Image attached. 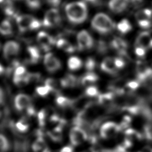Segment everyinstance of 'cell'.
Here are the masks:
<instances>
[{
	"instance_id": "cell-1",
	"label": "cell",
	"mask_w": 152,
	"mask_h": 152,
	"mask_svg": "<svg viewBox=\"0 0 152 152\" xmlns=\"http://www.w3.org/2000/svg\"><path fill=\"white\" fill-rule=\"evenodd\" d=\"M116 21L113 17L104 12L95 14L91 19V26L98 34L106 36L115 31Z\"/></svg>"
},
{
	"instance_id": "cell-2",
	"label": "cell",
	"mask_w": 152,
	"mask_h": 152,
	"mask_svg": "<svg viewBox=\"0 0 152 152\" xmlns=\"http://www.w3.org/2000/svg\"><path fill=\"white\" fill-rule=\"evenodd\" d=\"M68 20L72 24L84 23L88 17V8L84 1H78L68 3L65 7Z\"/></svg>"
},
{
	"instance_id": "cell-3",
	"label": "cell",
	"mask_w": 152,
	"mask_h": 152,
	"mask_svg": "<svg viewBox=\"0 0 152 152\" xmlns=\"http://www.w3.org/2000/svg\"><path fill=\"white\" fill-rule=\"evenodd\" d=\"M16 22L19 30L22 32L37 30L42 25L39 20L33 16L27 14L18 15Z\"/></svg>"
},
{
	"instance_id": "cell-4",
	"label": "cell",
	"mask_w": 152,
	"mask_h": 152,
	"mask_svg": "<svg viewBox=\"0 0 152 152\" xmlns=\"http://www.w3.org/2000/svg\"><path fill=\"white\" fill-rule=\"evenodd\" d=\"M132 7L131 0H108L107 8L114 15H122L126 13Z\"/></svg>"
},
{
	"instance_id": "cell-5",
	"label": "cell",
	"mask_w": 152,
	"mask_h": 152,
	"mask_svg": "<svg viewBox=\"0 0 152 152\" xmlns=\"http://www.w3.org/2000/svg\"><path fill=\"white\" fill-rule=\"evenodd\" d=\"M78 47L80 50H88L94 46V39L91 35L87 30H83L79 31L77 35Z\"/></svg>"
},
{
	"instance_id": "cell-6",
	"label": "cell",
	"mask_w": 152,
	"mask_h": 152,
	"mask_svg": "<svg viewBox=\"0 0 152 152\" xmlns=\"http://www.w3.org/2000/svg\"><path fill=\"white\" fill-rule=\"evenodd\" d=\"M44 65L49 72H55L61 68L60 60L52 53L47 52L43 59Z\"/></svg>"
},
{
	"instance_id": "cell-7",
	"label": "cell",
	"mask_w": 152,
	"mask_h": 152,
	"mask_svg": "<svg viewBox=\"0 0 152 152\" xmlns=\"http://www.w3.org/2000/svg\"><path fill=\"white\" fill-rule=\"evenodd\" d=\"M60 21L61 15L59 11L57 9L52 8L45 13L42 24L45 27H52L57 26Z\"/></svg>"
},
{
	"instance_id": "cell-8",
	"label": "cell",
	"mask_w": 152,
	"mask_h": 152,
	"mask_svg": "<svg viewBox=\"0 0 152 152\" xmlns=\"http://www.w3.org/2000/svg\"><path fill=\"white\" fill-rule=\"evenodd\" d=\"M37 42L40 47L45 52L49 51L56 43L53 37L45 31H40L37 35Z\"/></svg>"
},
{
	"instance_id": "cell-9",
	"label": "cell",
	"mask_w": 152,
	"mask_h": 152,
	"mask_svg": "<svg viewBox=\"0 0 152 152\" xmlns=\"http://www.w3.org/2000/svg\"><path fill=\"white\" fill-rule=\"evenodd\" d=\"M87 138L86 131L78 126L72 128L69 132V140L72 145H78L84 142Z\"/></svg>"
},
{
	"instance_id": "cell-10",
	"label": "cell",
	"mask_w": 152,
	"mask_h": 152,
	"mask_svg": "<svg viewBox=\"0 0 152 152\" xmlns=\"http://www.w3.org/2000/svg\"><path fill=\"white\" fill-rule=\"evenodd\" d=\"M152 12V10L148 8H144L142 10H140L137 11L135 14V22L137 24L142 28L148 27L150 25L152 24V15L147 17Z\"/></svg>"
},
{
	"instance_id": "cell-11",
	"label": "cell",
	"mask_w": 152,
	"mask_h": 152,
	"mask_svg": "<svg viewBox=\"0 0 152 152\" xmlns=\"http://www.w3.org/2000/svg\"><path fill=\"white\" fill-rule=\"evenodd\" d=\"M121 130L120 126L113 122H107L103 124L100 128V134L103 138H109L115 135Z\"/></svg>"
},
{
	"instance_id": "cell-12",
	"label": "cell",
	"mask_w": 152,
	"mask_h": 152,
	"mask_svg": "<svg viewBox=\"0 0 152 152\" xmlns=\"http://www.w3.org/2000/svg\"><path fill=\"white\" fill-rule=\"evenodd\" d=\"M20 45L15 41L7 42L3 47V55L5 58L10 59L18 55L20 51Z\"/></svg>"
},
{
	"instance_id": "cell-13",
	"label": "cell",
	"mask_w": 152,
	"mask_h": 152,
	"mask_svg": "<svg viewBox=\"0 0 152 152\" xmlns=\"http://www.w3.org/2000/svg\"><path fill=\"white\" fill-rule=\"evenodd\" d=\"M132 22L128 18H123L116 21L115 31L121 35H125L129 33L133 29Z\"/></svg>"
},
{
	"instance_id": "cell-14",
	"label": "cell",
	"mask_w": 152,
	"mask_h": 152,
	"mask_svg": "<svg viewBox=\"0 0 152 152\" xmlns=\"http://www.w3.org/2000/svg\"><path fill=\"white\" fill-rule=\"evenodd\" d=\"M31 99L29 96L24 93L17 94L14 99V104L18 110H23L31 106Z\"/></svg>"
},
{
	"instance_id": "cell-15",
	"label": "cell",
	"mask_w": 152,
	"mask_h": 152,
	"mask_svg": "<svg viewBox=\"0 0 152 152\" xmlns=\"http://www.w3.org/2000/svg\"><path fill=\"white\" fill-rule=\"evenodd\" d=\"M55 44L56 47L58 49L62 50L64 52L69 53H73L75 50V47L71 44L70 42H69L66 39H64V38L59 39L56 42Z\"/></svg>"
},
{
	"instance_id": "cell-16",
	"label": "cell",
	"mask_w": 152,
	"mask_h": 152,
	"mask_svg": "<svg viewBox=\"0 0 152 152\" xmlns=\"http://www.w3.org/2000/svg\"><path fill=\"white\" fill-rule=\"evenodd\" d=\"M27 54L28 61L32 64L36 63L40 58V52L37 47L30 46L27 48Z\"/></svg>"
},
{
	"instance_id": "cell-17",
	"label": "cell",
	"mask_w": 152,
	"mask_h": 152,
	"mask_svg": "<svg viewBox=\"0 0 152 152\" xmlns=\"http://www.w3.org/2000/svg\"><path fill=\"white\" fill-rule=\"evenodd\" d=\"M100 67L104 72L107 73H113L115 68H116L115 65L114 59L110 57L104 58L101 63Z\"/></svg>"
},
{
	"instance_id": "cell-18",
	"label": "cell",
	"mask_w": 152,
	"mask_h": 152,
	"mask_svg": "<svg viewBox=\"0 0 152 152\" xmlns=\"http://www.w3.org/2000/svg\"><path fill=\"white\" fill-rule=\"evenodd\" d=\"M67 65L71 71H77L81 68L83 62L79 57L72 56L68 59Z\"/></svg>"
},
{
	"instance_id": "cell-19",
	"label": "cell",
	"mask_w": 152,
	"mask_h": 152,
	"mask_svg": "<svg viewBox=\"0 0 152 152\" xmlns=\"http://www.w3.org/2000/svg\"><path fill=\"white\" fill-rule=\"evenodd\" d=\"M32 149L34 152H49L45 140L41 137L38 138L33 142Z\"/></svg>"
},
{
	"instance_id": "cell-20",
	"label": "cell",
	"mask_w": 152,
	"mask_h": 152,
	"mask_svg": "<svg viewBox=\"0 0 152 152\" xmlns=\"http://www.w3.org/2000/svg\"><path fill=\"white\" fill-rule=\"evenodd\" d=\"M12 33V27L8 20H4L0 23V34L3 36H10Z\"/></svg>"
},
{
	"instance_id": "cell-21",
	"label": "cell",
	"mask_w": 152,
	"mask_h": 152,
	"mask_svg": "<svg viewBox=\"0 0 152 152\" xmlns=\"http://www.w3.org/2000/svg\"><path fill=\"white\" fill-rule=\"evenodd\" d=\"M77 83L76 77L71 74H68L61 80V84L64 87H71L76 85Z\"/></svg>"
},
{
	"instance_id": "cell-22",
	"label": "cell",
	"mask_w": 152,
	"mask_h": 152,
	"mask_svg": "<svg viewBox=\"0 0 152 152\" xmlns=\"http://www.w3.org/2000/svg\"><path fill=\"white\" fill-rule=\"evenodd\" d=\"M98 80L97 75L92 72H88L83 77L81 82L83 84L87 85L93 83Z\"/></svg>"
},
{
	"instance_id": "cell-23",
	"label": "cell",
	"mask_w": 152,
	"mask_h": 152,
	"mask_svg": "<svg viewBox=\"0 0 152 152\" xmlns=\"http://www.w3.org/2000/svg\"><path fill=\"white\" fill-rule=\"evenodd\" d=\"M126 138L130 140L131 142L132 140H138L141 138V134L138 133L136 130L133 129H127L125 132Z\"/></svg>"
},
{
	"instance_id": "cell-24",
	"label": "cell",
	"mask_w": 152,
	"mask_h": 152,
	"mask_svg": "<svg viewBox=\"0 0 152 152\" xmlns=\"http://www.w3.org/2000/svg\"><path fill=\"white\" fill-rule=\"evenodd\" d=\"M10 144L7 138L4 135L0 134V151L5 152L8 150Z\"/></svg>"
},
{
	"instance_id": "cell-25",
	"label": "cell",
	"mask_w": 152,
	"mask_h": 152,
	"mask_svg": "<svg viewBox=\"0 0 152 152\" xmlns=\"http://www.w3.org/2000/svg\"><path fill=\"white\" fill-rule=\"evenodd\" d=\"M36 91L38 95L42 97L46 96L50 91L51 90L46 85L43 86H39L36 88Z\"/></svg>"
},
{
	"instance_id": "cell-26",
	"label": "cell",
	"mask_w": 152,
	"mask_h": 152,
	"mask_svg": "<svg viewBox=\"0 0 152 152\" xmlns=\"http://www.w3.org/2000/svg\"><path fill=\"white\" fill-rule=\"evenodd\" d=\"M86 94L90 97H94L99 94V90L95 86H88L86 90Z\"/></svg>"
},
{
	"instance_id": "cell-27",
	"label": "cell",
	"mask_w": 152,
	"mask_h": 152,
	"mask_svg": "<svg viewBox=\"0 0 152 152\" xmlns=\"http://www.w3.org/2000/svg\"><path fill=\"white\" fill-rule=\"evenodd\" d=\"M15 126L17 129L22 132L27 131L28 129V125L27 123H26V122L24 121L23 120H20L18 121L16 123Z\"/></svg>"
},
{
	"instance_id": "cell-28",
	"label": "cell",
	"mask_w": 152,
	"mask_h": 152,
	"mask_svg": "<svg viewBox=\"0 0 152 152\" xmlns=\"http://www.w3.org/2000/svg\"><path fill=\"white\" fill-rule=\"evenodd\" d=\"M70 100L66 97L63 96H58L56 99V103L60 106H65L69 104Z\"/></svg>"
},
{
	"instance_id": "cell-29",
	"label": "cell",
	"mask_w": 152,
	"mask_h": 152,
	"mask_svg": "<svg viewBox=\"0 0 152 152\" xmlns=\"http://www.w3.org/2000/svg\"><path fill=\"white\" fill-rule=\"evenodd\" d=\"M27 6L33 10L38 9L40 7V0H26Z\"/></svg>"
},
{
	"instance_id": "cell-30",
	"label": "cell",
	"mask_w": 152,
	"mask_h": 152,
	"mask_svg": "<svg viewBox=\"0 0 152 152\" xmlns=\"http://www.w3.org/2000/svg\"><path fill=\"white\" fill-rule=\"evenodd\" d=\"M26 74V69L24 66L19 65L17 66L14 71V77H22Z\"/></svg>"
},
{
	"instance_id": "cell-31",
	"label": "cell",
	"mask_w": 152,
	"mask_h": 152,
	"mask_svg": "<svg viewBox=\"0 0 152 152\" xmlns=\"http://www.w3.org/2000/svg\"><path fill=\"white\" fill-rule=\"evenodd\" d=\"M95 65H96V62L93 58H88L87 59L85 63V66L88 71L93 70L94 68Z\"/></svg>"
},
{
	"instance_id": "cell-32",
	"label": "cell",
	"mask_w": 152,
	"mask_h": 152,
	"mask_svg": "<svg viewBox=\"0 0 152 152\" xmlns=\"http://www.w3.org/2000/svg\"><path fill=\"white\" fill-rule=\"evenodd\" d=\"M45 85L47 86L51 90V91H52L56 88L57 83L55 80L52 78H48L45 81Z\"/></svg>"
},
{
	"instance_id": "cell-33",
	"label": "cell",
	"mask_w": 152,
	"mask_h": 152,
	"mask_svg": "<svg viewBox=\"0 0 152 152\" xmlns=\"http://www.w3.org/2000/svg\"><path fill=\"white\" fill-rule=\"evenodd\" d=\"M139 83L138 81H129L128 83H126V86L129 88L131 90H134L135 89H137L138 87H139Z\"/></svg>"
},
{
	"instance_id": "cell-34",
	"label": "cell",
	"mask_w": 152,
	"mask_h": 152,
	"mask_svg": "<svg viewBox=\"0 0 152 152\" xmlns=\"http://www.w3.org/2000/svg\"><path fill=\"white\" fill-rule=\"evenodd\" d=\"M114 61H115V65L116 68H118V69L122 68L125 65L124 62L121 59H119L118 58H114Z\"/></svg>"
},
{
	"instance_id": "cell-35",
	"label": "cell",
	"mask_w": 152,
	"mask_h": 152,
	"mask_svg": "<svg viewBox=\"0 0 152 152\" xmlns=\"http://www.w3.org/2000/svg\"><path fill=\"white\" fill-rule=\"evenodd\" d=\"M45 116H46V113H45V111L44 110H41L38 113L37 117H38L39 121V122L41 124H44V121H45Z\"/></svg>"
},
{
	"instance_id": "cell-36",
	"label": "cell",
	"mask_w": 152,
	"mask_h": 152,
	"mask_svg": "<svg viewBox=\"0 0 152 152\" xmlns=\"http://www.w3.org/2000/svg\"><path fill=\"white\" fill-rule=\"evenodd\" d=\"M60 152H74V150L71 146L67 145L62 147Z\"/></svg>"
},
{
	"instance_id": "cell-37",
	"label": "cell",
	"mask_w": 152,
	"mask_h": 152,
	"mask_svg": "<svg viewBox=\"0 0 152 152\" xmlns=\"http://www.w3.org/2000/svg\"><path fill=\"white\" fill-rule=\"evenodd\" d=\"M51 5H54V6H56L58 5L60 2H61V0H47Z\"/></svg>"
},
{
	"instance_id": "cell-38",
	"label": "cell",
	"mask_w": 152,
	"mask_h": 152,
	"mask_svg": "<svg viewBox=\"0 0 152 152\" xmlns=\"http://www.w3.org/2000/svg\"><path fill=\"white\" fill-rule=\"evenodd\" d=\"M99 0H84V2H88V3H90L91 4H93V5H96L98 4Z\"/></svg>"
},
{
	"instance_id": "cell-39",
	"label": "cell",
	"mask_w": 152,
	"mask_h": 152,
	"mask_svg": "<svg viewBox=\"0 0 152 152\" xmlns=\"http://www.w3.org/2000/svg\"><path fill=\"white\" fill-rule=\"evenodd\" d=\"M4 99V93L1 88H0V103H1L3 102Z\"/></svg>"
},
{
	"instance_id": "cell-40",
	"label": "cell",
	"mask_w": 152,
	"mask_h": 152,
	"mask_svg": "<svg viewBox=\"0 0 152 152\" xmlns=\"http://www.w3.org/2000/svg\"><path fill=\"white\" fill-rule=\"evenodd\" d=\"M4 71V68L3 67V66L0 64V74H2Z\"/></svg>"
},
{
	"instance_id": "cell-41",
	"label": "cell",
	"mask_w": 152,
	"mask_h": 152,
	"mask_svg": "<svg viewBox=\"0 0 152 152\" xmlns=\"http://www.w3.org/2000/svg\"><path fill=\"white\" fill-rule=\"evenodd\" d=\"M0 115H1V114H0Z\"/></svg>"
}]
</instances>
